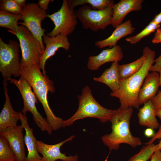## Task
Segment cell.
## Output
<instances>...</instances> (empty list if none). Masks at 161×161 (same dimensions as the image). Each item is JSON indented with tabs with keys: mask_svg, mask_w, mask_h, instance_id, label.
Segmentation results:
<instances>
[{
	"mask_svg": "<svg viewBox=\"0 0 161 161\" xmlns=\"http://www.w3.org/2000/svg\"><path fill=\"white\" fill-rule=\"evenodd\" d=\"M21 73L30 84L36 98L42 104L46 119L52 130L55 131L63 127L64 120L54 114L47 100L48 92L53 93L55 91L53 81L43 74L39 64L21 65Z\"/></svg>",
	"mask_w": 161,
	"mask_h": 161,
	"instance_id": "cell-1",
	"label": "cell"
},
{
	"mask_svg": "<svg viewBox=\"0 0 161 161\" xmlns=\"http://www.w3.org/2000/svg\"><path fill=\"white\" fill-rule=\"evenodd\" d=\"M143 54L145 56L146 59L140 69L129 78L120 80L118 90L110 94L112 97L119 99L120 107L122 109L130 107L139 108V93L150 68L154 62L156 53L154 51L145 46L143 49Z\"/></svg>",
	"mask_w": 161,
	"mask_h": 161,
	"instance_id": "cell-2",
	"label": "cell"
},
{
	"mask_svg": "<svg viewBox=\"0 0 161 161\" xmlns=\"http://www.w3.org/2000/svg\"><path fill=\"white\" fill-rule=\"evenodd\" d=\"M133 111L131 107L126 109L120 107L110 120L112 123V132L103 136L101 140L110 150L118 149L123 143L134 148L142 144L140 139L133 136L130 130V120Z\"/></svg>",
	"mask_w": 161,
	"mask_h": 161,
	"instance_id": "cell-3",
	"label": "cell"
},
{
	"mask_svg": "<svg viewBox=\"0 0 161 161\" xmlns=\"http://www.w3.org/2000/svg\"><path fill=\"white\" fill-rule=\"evenodd\" d=\"M79 95L78 107L75 113L70 118L63 120V127L69 126L77 120L87 117L98 119L102 123L110 121L116 110L106 109L101 106L94 98L90 88L86 86Z\"/></svg>",
	"mask_w": 161,
	"mask_h": 161,
	"instance_id": "cell-4",
	"label": "cell"
},
{
	"mask_svg": "<svg viewBox=\"0 0 161 161\" xmlns=\"http://www.w3.org/2000/svg\"><path fill=\"white\" fill-rule=\"evenodd\" d=\"M10 81L16 86L22 96L24 107L21 112L26 115L27 112H30L35 124L41 130L46 131L51 135L53 130L47 119L44 118L38 111L35 105L38 103L37 98L32 90L30 84L22 76L18 80L11 78Z\"/></svg>",
	"mask_w": 161,
	"mask_h": 161,
	"instance_id": "cell-5",
	"label": "cell"
},
{
	"mask_svg": "<svg viewBox=\"0 0 161 161\" xmlns=\"http://www.w3.org/2000/svg\"><path fill=\"white\" fill-rule=\"evenodd\" d=\"M19 47L17 41L11 40L7 44L0 38V71L4 80L21 75Z\"/></svg>",
	"mask_w": 161,
	"mask_h": 161,
	"instance_id": "cell-6",
	"label": "cell"
},
{
	"mask_svg": "<svg viewBox=\"0 0 161 161\" xmlns=\"http://www.w3.org/2000/svg\"><path fill=\"white\" fill-rule=\"evenodd\" d=\"M19 27L17 32H9L16 36L19 41L22 55L21 65L39 64L44 52L39 41L26 27L21 25Z\"/></svg>",
	"mask_w": 161,
	"mask_h": 161,
	"instance_id": "cell-7",
	"label": "cell"
},
{
	"mask_svg": "<svg viewBox=\"0 0 161 161\" xmlns=\"http://www.w3.org/2000/svg\"><path fill=\"white\" fill-rule=\"evenodd\" d=\"M77 18L85 29L97 32L104 30L111 24L113 11L112 7L102 10H93L90 6L84 4L75 11Z\"/></svg>",
	"mask_w": 161,
	"mask_h": 161,
	"instance_id": "cell-8",
	"label": "cell"
},
{
	"mask_svg": "<svg viewBox=\"0 0 161 161\" xmlns=\"http://www.w3.org/2000/svg\"><path fill=\"white\" fill-rule=\"evenodd\" d=\"M21 20L19 24L26 27L39 41L42 48L44 51L42 37L45 35V29L41 27V23L47 17V12L41 9L35 3H29L22 9Z\"/></svg>",
	"mask_w": 161,
	"mask_h": 161,
	"instance_id": "cell-9",
	"label": "cell"
},
{
	"mask_svg": "<svg viewBox=\"0 0 161 161\" xmlns=\"http://www.w3.org/2000/svg\"><path fill=\"white\" fill-rule=\"evenodd\" d=\"M53 22L55 27L47 35L54 37L61 34L67 36L74 31L77 23L75 11L69 5L67 0H64L60 9L51 14L47 15Z\"/></svg>",
	"mask_w": 161,
	"mask_h": 161,
	"instance_id": "cell-10",
	"label": "cell"
},
{
	"mask_svg": "<svg viewBox=\"0 0 161 161\" xmlns=\"http://www.w3.org/2000/svg\"><path fill=\"white\" fill-rule=\"evenodd\" d=\"M24 128L22 125L0 131V136L7 141L14 155L16 161H26Z\"/></svg>",
	"mask_w": 161,
	"mask_h": 161,
	"instance_id": "cell-11",
	"label": "cell"
},
{
	"mask_svg": "<svg viewBox=\"0 0 161 161\" xmlns=\"http://www.w3.org/2000/svg\"><path fill=\"white\" fill-rule=\"evenodd\" d=\"M43 41L46 47L40 57L39 66L43 74L46 75L45 65L48 59L54 55L59 48H63L66 51L69 50L70 44L67 36L61 34L54 37L45 35L43 37Z\"/></svg>",
	"mask_w": 161,
	"mask_h": 161,
	"instance_id": "cell-12",
	"label": "cell"
},
{
	"mask_svg": "<svg viewBox=\"0 0 161 161\" xmlns=\"http://www.w3.org/2000/svg\"><path fill=\"white\" fill-rule=\"evenodd\" d=\"M75 137L72 135L61 142L53 145L48 144L42 141L36 140L37 150L43 156L42 161H56L58 160L62 161H78L77 155L67 156L60 151L61 146L65 143L72 140Z\"/></svg>",
	"mask_w": 161,
	"mask_h": 161,
	"instance_id": "cell-13",
	"label": "cell"
},
{
	"mask_svg": "<svg viewBox=\"0 0 161 161\" xmlns=\"http://www.w3.org/2000/svg\"><path fill=\"white\" fill-rule=\"evenodd\" d=\"M123 57L121 47L116 45L111 48L103 50L97 55L90 56L87 66L89 70L95 71L107 62L120 61L122 59Z\"/></svg>",
	"mask_w": 161,
	"mask_h": 161,
	"instance_id": "cell-14",
	"label": "cell"
},
{
	"mask_svg": "<svg viewBox=\"0 0 161 161\" xmlns=\"http://www.w3.org/2000/svg\"><path fill=\"white\" fill-rule=\"evenodd\" d=\"M143 0H121L112 7L113 11L111 25L114 28L122 23L126 16L132 11H139L142 8Z\"/></svg>",
	"mask_w": 161,
	"mask_h": 161,
	"instance_id": "cell-15",
	"label": "cell"
},
{
	"mask_svg": "<svg viewBox=\"0 0 161 161\" xmlns=\"http://www.w3.org/2000/svg\"><path fill=\"white\" fill-rule=\"evenodd\" d=\"M7 81L4 80L3 82L5 101L0 113V131L17 126L21 117L20 112L15 111L12 106L7 90Z\"/></svg>",
	"mask_w": 161,
	"mask_h": 161,
	"instance_id": "cell-16",
	"label": "cell"
},
{
	"mask_svg": "<svg viewBox=\"0 0 161 161\" xmlns=\"http://www.w3.org/2000/svg\"><path fill=\"white\" fill-rule=\"evenodd\" d=\"M20 113L21 125L25 131L24 136L25 144L28 151L26 161H42V157L39 155L37 150L36 140L33 135V129L30 127L26 115L21 112Z\"/></svg>",
	"mask_w": 161,
	"mask_h": 161,
	"instance_id": "cell-17",
	"label": "cell"
},
{
	"mask_svg": "<svg viewBox=\"0 0 161 161\" xmlns=\"http://www.w3.org/2000/svg\"><path fill=\"white\" fill-rule=\"evenodd\" d=\"M134 30L131 21L128 20L115 28L112 34L108 38L96 41L95 45L99 48H103L107 46L110 47H113L117 45V42L120 39L132 34Z\"/></svg>",
	"mask_w": 161,
	"mask_h": 161,
	"instance_id": "cell-18",
	"label": "cell"
},
{
	"mask_svg": "<svg viewBox=\"0 0 161 161\" xmlns=\"http://www.w3.org/2000/svg\"><path fill=\"white\" fill-rule=\"evenodd\" d=\"M159 74L157 72L148 73L145 78L138 96L140 105L151 99L157 94L159 86Z\"/></svg>",
	"mask_w": 161,
	"mask_h": 161,
	"instance_id": "cell-19",
	"label": "cell"
},
{
	"mask_svg": "<svg viewBox=\"0 0 161 161\" xmlns=\"http://www.w3.org/2000/svg\"><path fill=\"white\" fill-rule=\"evenodd\" d=\"M119 65L118 61L113 62L110 67L106 69L100 76L94 78V80L105 84L110 89L112 92L117 91L120 88V84Z\"/></svg>",
	"mask_w": 161,
	"mask_h": 161,
	"instance_id": "cell-20",
	"label": "cell"
},
{
	"mask_svg": "<svg viewBox=\"0 0 161 161\" xmlns=\"http://www.w3.org/2000/svg\"><path fill=\"white\" fill-rule=\"evenodd\" d=\"M155 111L151 99L144 103L137 114L139 124L153 129L159 128L160 125L156 118Z\"/></svg>",
	"mask_w": 161,
	"mask_h": 161,
	"instance_id": "cell-21",
	"label": "cell"
},
{
	"mask_svg": "<svg viewBox=\"0 0 161 161\" xmlns=\"http://www.w3.org/2000/svg\"><path fill=\"white\" fill-rule=\"evenodd\" d=\"M146 59L143 54L140 58L131 63L120 65L119 72L120 80H125L137 72L141 67Z\"/></svg>",
	"mask_w": 161,
	"mask_h": 161,
	"instance_id": "cell-22",
	"label": "cell"
},
{
	"mask_svg": "<svg viewBox=\"0 0 161 161\" xmlns=\"http://www.w3.org/2000/svg\"><path fill=\"white\" fill-rule=\"evenodd\" d=\"M21 19V14H15L0 10V26L8 29L9 32H16L18 30L20 27L18 21Z\"/></svg>",
	"mask_w": 161,
	"mask_h": 161,
	"instance_id": "cell-23",
	"label": "cell"
},
{
	"mask_svg": "<svg viewBox=\"0 0 161 161\" xmlns=\"http://www.w3.org/2000/svg\"><path fill=\"white\" fill-rule=\"evenodd\" d=\"M69 6L72 8L77 6L86 4L90 5L94 10H102L112 7L114 4L113 0H67Z\"/></svg>",
	"mask_w": 161,
	"mask_h": 161,
	"instance_id": "cell-24",
	"label": "cell"
},
{
	"mask_svg": "<svg viewBox=\"0 0 161 161\" xmlns=\"http://www.w3.org/2000/svg\"><path fill=\"white\" fill-rule=\"evenodd\" d=\"M157 144L153 143L146 145L137 153L132 156L128 161H147L155 151L158 150Z\"/></svg>",
	"mask_w": 161,
	"mask_h": 161,
	"instance_id": "cell-25",
	"label": "cell"
},
{
	"mask_svg": "<svg viewBox=\"0 0 161 161\" xmlns=\"http://www.w3.org/2000/svg\"><path fill=\"white\" fill-rule=\"evenodd\" d=\"M160 24H156L152 21L141 31L134 36L127 38L126 40L131 44H135L140 41L143 38L148 36L159 28Z\"/></svg>",
	"mask_w": 161,
	"mask_h": 161,
	"instance_id": "cell-26",
	"label": "cell"
},
{
	"mask_svg": "<svg viewBox=\"0 0 161 161\" xmlns=\"http://www.w3.org/2000/svg\"><path fill=\"white\" fill-rule=\"evenodd\" d=\"M14 153L6 140L0 136V161H15Z\"/></svg>",
	"mask_w": 161,
	"mask_h": 161,
	"instance_id": "cell-27",
	"label": "cell"
},
{
	"mask_svg": "<svg viewBox=\"0 0 161 161\" xmlns=\"http://www.w3.org/2000/svg\"><path fill=\"white\" fill-rule=\"evenodd\" d=\"M0 4V10L17 15L21 13L22 9L14 0H1Z\"/></svg>",
	"mask_w": 161,
	"mask_h": 161,
	"instance_id": "cell-28",
	"label": "cell"
},
{
	"mask_svg": "<svg viewBox=\"0 0 161 161\" xmlns=\"http://www.w3.org/2000/svg\"><path fill=\"white\" fill-rule=\"evenodd\" d=\"M152 103L155 110L161 109V91L151 99Z\"/></svg>",
	"mask_w": 161,
	"mask_h": 161,
	"instance_id": "cell-29",
	"label": "cell"
},
{
	"mask_svg": "<svg viewBox=\"0 0 161 161\" xmlns=\"http://www.w3.org/2000/svg\"><path fill=\"white\" fill-rule=\"evenodd\" d=\"M155 64L153 65L150 69L149 71L151 72H159L161 69V55L155 59Z\"/></svg>",
	"mask_w": 161,
	"mask_h": 161,
	"instance_id": "cell-30",
	"label": "cell"
},
{
	"mask_svg": "<svg viewBox=\"0 0 161 161\" xmlns=\"http://www.w3.org/2000/svg\"><path fill=\"white\" fill-rule=\"evenodd\" d=\"M161 139L159 141V143L157 144L158 148L159 150L161 149V126L160 127L159 129L157 132L154 134L152 137L151 139L145 144L147 145L149 144L153 143V142L156 140L157 139Z\"/></svg>",
	"mask_w": 161,
	"mask_h": 161,
	"instance_id": "cell-31",
	"label": "cell"
},
{
	"mask_svg": "<svg viewBox=\"0 0 161 161\" xmlns=\"http://www.w3.org/2000/svg\"><path fill=\"white\" fill-rule=\"evenodd\" d=\"M53 1L51 0H39L37 4L41 9L46 11L48 8L50 1Z\"/></svg>",
	"mask_w": 161,
	"mask_h": 161,
	"instance_id": "cell-32",
	"label": "cell"
},
{
	"mask_svg": "<svg viewBox=\"0 0 161 161\" xmlns=\"http://www.w3.org/2000/svg\"><path fill=\"white\" fill-rule=\"evenodd\" d=\"M152 42L154 44L161 43V28H159L156 30Z\"/></svg>",
	"mask_w": 161,
	"mask_h": 161,
	"instance_id": "cell-33",
	"label": "cell"
},
{
	"mask_svg": "<svg viewBox=\"0 0 161 161\" xmlns=\"http://www.w3.org/2000/svg\"><path fill=\"white\" fill-rule=\"evenodd\" d=\"M150 161H161V150H158L155 151Z\"/></svg>",
	"mask_w": 161,
	"mask_h": 161,
	"instance_id": "cell-34",
	"label": "cell"
},
{
	"mask_svg": "<svg viewBox=\"0 0 161 161\" xmlns=\"http://www.w3.org/2000/svg\"><path fill=\"white\" fill-rule=\"evenodd\" d=\"M152 21L157 24H160L161 23V12L155 16Z\"/></svg>",
	"mask_w": 161,
	"mask_h": 161,
	"instance_id": "cell-35",
	"label": "cell"
},
{
	"mask_svg": "<svg viewBox=\"0 0 161 161\" xmlns=\"http://www.w3.org/2000/svg\"><path fill=\"white\" fill-rule=\"evenodd\" d=\"M153 130L149 128L146 129L145 131V135L147 137H152L154 134Z\"/></svg>",
	"mask_w": 161,
	"mask_h": 161,
	"instance_id": "cell-36",
	"label": "cell"
},
{
	"mask_svg": "<svg viewBox=\"0 0 161 161\" xmlns=\"http://www.w3.org/2000/svg\"><path fill=\"white\" fill-rule=\"evenodd\" d=\"M17 4L22 9L26 5L25 0H14Z\"/></svg>",
	"mask_w": 161,
	"mask_h": 161,
	"instance_id": "cell-37",
	"label": "cell"
},
{
	"mask_svg": "<svg viewBox=\"0 0 161 161\" xmlns=\"http://www.w3.org/2000/svg\"><path fill=\"white\" fill-rule=\"evenodd\" d=\"M155 114L156 116H157L161 121V109L155 110Z\"/></svg>",
	"mask_w": 161,
	"mask_h": 161,
	"instance_id": "cell-38",
	"label": "cell"
},
{
	"mask_svg": "<svg viewBox=\"0 0 161 161\" xmlns=\"http://www.w3.org/2000/svg\"><path fill=\"white\" fill-rule=\"evenodd\" d=\"M159 86L161 87V69L160 70L159 72Z\"/></svg>",
	"mask_w": 161,
	"mask_h": 161,
	"instance_id": "cell-39",
	"label": "cell"
},
{
	"mask_svg": "<svg viewBox=\"0 0 161 161\" xmlns=\"http://www.w3.org/2000/svg\"><path fill=\"white\" fill-rule=\"evenodd\" d=\"M160 150H161V149Z\"/></svg>",
	"mask_w": 161,
	"mask_h": 161,
	"instance_id": "cell-40",
	"label": "cell"
}]
</instances>
